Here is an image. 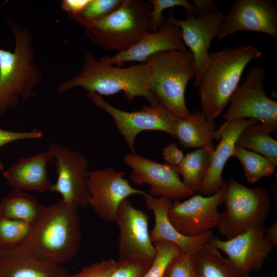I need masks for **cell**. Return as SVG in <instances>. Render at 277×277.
Returning a JSON list of instances; mask_svg holds the SVG:
<instances>
[{
    "mask_svg": "<svg viewBox=\"0 0 277 277\" xmlns=\"http://www.w3.org/2000/svg\"><path fill=\"white\" fill-rule=\"evenodd\" d=\"M79 208L62 199L47 207L27 238L18 244L32 254L61 264L78 253L82 239Z\"/></svg>",
    "mask_w": 277,
    "mask_h": 277,
    "instance_id": "7a4b0ae2",
    "label": "cell"
},
{
    "mask_svg": "<svg viewBox=\"0 0 277 277\" xmlns=\"http://www.w3.org/2000/svg\"><path fill=\"white\" fill-rule=\"evenodd\" d=\"M190 262L193 277H244L209 243L190 255Z\"/></svg>",
    "mask_w": 277,
    "mask_h": 277,
    "instance_id": "cb8c5ba5",
    "label": "cell"
},
{
    "mask_svg": "<svg viewBox=\"0 0 277 277\" xmlns=\"http://www.w3.org/2000/svg\"><path fill=\"white\" fill-rule=\"evenodd\" d=\"M43 134L37 129L26 132H15L0 128V147L16 141L39 138Z\"/></svg>",
    "mask_w": 277,
    "mask_h": 277,
    "instance_id": "d590c367",
    "label": "cell"
},
{
    "mask_svg": "<svg viewBox=\"0 0 277 277\" xmlns=\"http://www.w3.org/2000/svg\"><path fill=\"white\" fill-rule=\"evenodd\" d=\"M62 265L43 259L19 245L0 246V277H68Z\"/></svg>",
    "mask_w": 277,
    "mask_h": 277,
    "instance_id": "d6986e66",
    "label": "cell"
},
{
    "mask_svg": "<svg viewBox=\"0 0 277 277\" xmlns=\"http://www.w3.org/2000/svg\"><path fill=\"white\" fill-rule=\"evenodd\" d=\"M44 206L24 191L12 190L0 204V218L23 221L34 225Z\"/></svg>",
    "mask_w": 277,
    "mask_h": 277,
    "instance_id": "d4e9b609",
    "label": "cell"
},
{
    "mask_svg": "<svg viewBox=\"0 0 277 277\" xmlns=\"http://www.w3.org/2000/svg\"><path fill=\"white\" fill-rule=\"evenodd\" d=\"M87 95L95 106L111 116L131 152H135V140L142 131H161L174 137V125L177 118L160 103L144 106L138 111L127 112L113 107L96 93L88 92Z\"/></svg>",
    "mask_w": 277,
    "mask_h": 277,
    "instance_id": "30bf717a",
    "label": "cell"
},
{
    "mask_svg": "<svg viewBox=\"0 0 277 277\" xmlns=\"http://www.w3.org/2000/svg\"><path fill=\"white\" fill-rule=\"evenodd\" d=\"M125 172L112 167L89 172L88 185L89 204L101 219L114 221L121 203L133 195L144 196L147 193L132 187L124 176Z\"/></svg>",
    "mask_w": 277,
    "mask_h": 277,
    "instance_id": "5bb4252c",
    "label": "cell"
},
{
    "mask_svg": "<svg viewBox=\"0 0 277 277\" xmlns=\"http://www.w3.org/2000/svg\"><path fill=\"white\" fill-rule=\"evenodd\" d=\"M184 154L176 144L172 143L166 146L162 152L163 158L167 164L178 167L182 161Z\"/></svg>",
    "mask_w": 277,
    "mask_h": 277,
    "instance_id": "8d00e7d4",
    "label": "cell"
},
{
    "mask_svg": "<svg viewBox=\"0 0 277 277\" xmlns=\"http://www.w3.org/2000/svg\"><path fill=\"white\" fill-rule=\"evenodd\" d=\"M192 2L195 15L186 13L185 19H177L170 11L164 22L180 28L182 40L194 58L195 78L207 65L211 43L218 35L225 14L213 1L193 0Z\"/></svg>",
    "mask_w": 277,
    "mask_h": 277,
    "instance_id": "ba28073f",
    "label": "cell"
},
{
    "mask_svg": "<svg viewBox=\"0 0 277 277\" xmlns=\"http://www.w3.org/2000/svg\"><path fill=\"white\" fill-rule=\"evenodd\" d=\"M116 265L117 262L113 259L104 260L85 266L79 272L68 277H110Z\"/></svg>",
    "mask_w": 277,
    "mask_h": 277,
    "instance_id": "836d02e7",
    "label": "cell"
},
{
    "mask_svg": "<svg viewBox=\"0 0 277 277\" xmlns=\"http://www.w3.org/2000/svg\"><path fill=\"white\" fill-rule=\"evenodd\" d=\"M150 74V91L159 103L177 118L190 113L185 93L188 83L196 76V67L190 50H170L155 53L147 58Z\"/></svg>",
    "mask_w": 277,
    "mask_h": 277,
    "instance_id": "5b68a950",
    "label": "cell"
},
{
    "mask_svg": "<svg viewBox=\"0 0 277 277\" xmlns=\"http://www.w3.org/2000/svg\"><path fill=\"white\" fill-rule=\"evenodd\" d=\"M90 1L65 0L63 2V7L65 10L75 16L84 9Z\"/></svg>",
    "mask_w": 277,
    "mask_h": 277,
    "instance_id": "74e56055",
    "label": "cell"
},
{
    "mask_svg": "<svg viewBox=\"0 0 277 277\" xmlns=\"http://www.w3.org/2000/svg\"><path fill=\"white\" fill-rule=\"evenodd\" d=\"M180 28L164 22L154 32H150L128 50L117 53L112 56H105L100 60L113 65L127 62H140L144 63L152 54L170 50H186Z\"/></svg>",
    "mask_w": 277,
    "mask_h": 277,
    "instance_id": "44dd1931",
    "label": "cell"
},
{
    "mask_svg": "<svg viewBox=\"0 0 277 277\" xmlns=\"http://www.w3.org/2000/svg\"><path fill=\"white\" fill-rule=\"evenodd\" d=\"M124 161L131 168L130 181L137 185H149L148 194L151 196L177 200L194 194L180 179L177 167L156 162L136 152L126 154Z\"/></svg>",
    "mask_w": 277,
    "mask_h": 277,
    "instance_id": "9a60e30c",
    "label": "cell"
},
{
    "mask_svg": "<svg viewBox=\"0 0 277 277\" xmlns=\"http://www.w3.org/2000/svg\"><path fill=\"white\" fill-rule=\"evenodd\" d=\"M152 5L150 12L151 32H156L164 23L165 18L162 15L164 10L180 6L184 8L186 13L196 14L193 5L186 0H150Z\"/></svg>",
    "mask_w": 277,
    "mask_h": 277,
    "instance_id": "1f68e13d",
    "label": "cell"
},
{
    "mask_svg": "<svg viewBox=\"0 0 277 277\" xmlns=\"http://www.w3.org/2000/svg\"><path fill=\"white\" fill-rule=\"evenodd\" d=\"M264 236L267 241L274 248L277 247V222L264 229Z\"/></svg>",
    "mask_w": 277,
    "mask_h": 277,
    "instance_id": "f35d334b",
    "label": "cell"
},
{
    "mask_svg": "<svg viewBox=\"0 0 277 277\" xmlns=\"http://www.w3.org/2000/svg\"><path fill=\"white\" fill-rule=\"evenodd\" d=\"M153 243L155 257L143 277H165L168 265L181 251L176 244L171 242L160 241Z\"/></svg>",
    "mask_w": 277,
    "mask_h": 277,
    "instance_id": "f1b7e54d",
    "label": "cell"
},
{
    "mask_svg": "<svg viewBox=\"0 0 277 277\" xmlns=\"http://www.w3.org/2000/svg\"><path fill=\"white\" fill-rule=\"evenodd\" d=\"M114 222L120 230L117 262L138 260L152 263L155 249L148 228V216L127 199L119 206Z\"/></svg>",
    "mask_w": 277,
    "mask_h": 277,
    "instance_id": "4fadbf2b",
    "label": "cell"
},
{
    "mask_svg": "<svg viewBox=\"0 0 277 277\" xmlns=\"http://www.w3.org/2000/svg\"><path fill=\"white\" fill-rule=\"evenodd\" d=\"M152 5L142 0H122L120 6L86 31L89 37L108 51L128 50L151 32Z\"/></svg>",
    "mask_w": 277,
    "mask_h": 277,
    "instance_id": "8992f818",
    "label": "cell"
},
{
    "mask_svg": "<svg viewBox=\"0 0 277 277\" xmlns=\"http://www.w3.org/2000/svg\"><path fill=\"white\" fill-rule=\"evenodd\" d=\"M4 168V165L0 161V173L3 171Z\"/></svg>",
    "mask_w": 277,
    "mask_h": 277,
    "instance_id": "ab89813d",
    "label": "cell"
},
{
    "mask_svg": "<svg viewBox=\"0 0 277 277\" xmlns=\"http://www.w3.org/2000/svg\"><path fill=\"white\" fill-rule=\"evenodd\" d=\"M33 225L21 221L0 218V246L22 243L31 233Z\"/></svg>",
    "mask_w": 277,
    "mask_h": 277,
    "instance_id": "4dcf8cb0",
    "label": "cell"
},
{
    "mask_svg": "<svg viewBox=\"0 0 277 277\" xmlns=\"http://www.w3.org/2000/svg\"><path fill=\"white\" fill-rule=\"evenodd\" d=\"M225 210L220 213L217 228L226 240L264 225L271 205L268 190L247 187L230 177L227 183Z\"/></svg>",
    "mask_w": 277,
    "mask_h": 277,
    "instance_id": "52a82bcc",
    "label": "cell"
},
{
    "mask_svg": "<svg viewBox=\"0 0 277 277\" xmlns=\"http://www.w3.org/2000/svg\"><path fill=\"white\" fill-rule=\"evenodd\" d=\"M232 156L237 158L243 166L249 185L271 175L276 171V166L264 156L236 145Z\"/></svg>",
    "mask_w": 277,
    "mask_h": 277,
    "instance_id": "83f0119b",
    "label": "cell"
},
{
    "mask_svg": "<svg viewBox=\"0 0 277 277\" xmlns=\"http://www.w3.org/2000/svg\"><path fill=\"white\" fill-rule=\"evenodd\" d=\"M244 277H250V275L245 276Z\"/></svg>",
    "mask_w": 277,
    "mask_h": 277,
    "instance_id": "60d3db41",
    "label": "cell"
},
{
    "mask_svg": "<svg viewBox=\"0 0 277 277\" xmlns=\"http://www.w3.org/2000/svg\"><path fill=\"white\" fill-rule=\"evenodd\" d=\"M242 31L263 33L277 39V4L272 0H234L217 37L223 39Z\"/></svg>",
    "mask_w": 277,
    "mask_h": 277,
    "instance_id": "2e32d148",
    "label": "cell"
},
{
    "mask_svg": "<svg viewBox=\"0 0 277 277\" xmlns=\"http://www.w3.org/2000/svg\"><path fill=\"white\" fill-rule=\"evenodd\" d=\"M261 56L257 48L248 44L209 53L207 65L194 83L199 89L201 111L208 119L214 120L221 114L247 65Z\"/></svg>",
    "mask_w": 277,
    "mask_h": 277,
    "instance_id": "6da1fadb",
    "label": "cell"
},
{
    "mask_svg": "<svg viewBox=\"0 0 277 277\" xmlns=\"http://www.w3.org/2000/svg\"><path fill=\"white\" fill-rule=\"evenodd\" d=\"M48 151L55 158L57 174L50 191L59 193L65 202L85 208L89 206L90 194L88 180L89 163L82 154L65 146L52 143Z\"/></svg>",
    "mask_w": 277,
    "mask_h": 277,
    "instance_id": "8fae6325",
    "label": "cell"
},
{
    "mask_svg": "<svg viewBox=\"0 0 277 277\" xmlns=\"http://www.w3.org/2000/svg\"><path fill=\"white\" fill-rule=\"evenodd\" d=\"M271 132L255 121L246 127L240 134L235 145L258 153L277 165V141Z\"/></svg>",
    "mask_w": 277,
    "mask_h": 277,
    "instance_id": "484cf974",
    "label": "cell"
},
{
    "mask_svg": "<svg viewBox=\"0 0 277 277\" xmlns=\"http://www.w3.org/2000/svg\"><path fill=\"white\" fill-rule=\"evenodd\" d=\"M7 23L15 39L13 52L0 48V115L16 108L21 97L28 101L41 76L33 62L35 52L30 32L11 18Z\"/></svg>",
    "mask_w": 277,
    "mask_h": 277,
    "instance_id": "277c9868",
    "label": "cell"
},
{
    "mask_svg": "<svg viewBox=\"0 0 277 277\" xmlns=\"http://www.w3.org/2000/svg\"><path fill=\"white\" fill-rule=\"evenodd\" d=\"M217 124L208 119L198 110L186 117L177 118L174 128V137L186 149L209 148L214 150L213 144Z\"/></svg>",
    "mask_w": 277,
    "mask_h": 277,
    "instance_id": "603a6c76",
    "label": "cell"
},
{
    "mask_svg": "<svg viewBox=\"0 0 277 277\" xmlns=\"http://www.w3.org/2000/svg\"><path fill=\"white\" fill-rule=\"evenodd\" d=\"M213 150L196 149L187 154L177 167L183 183L194 193L200 187L210 166Z\"/></svg>",
    "mask_w": 277,
    "mask_h": 277,
    "instance_id": "4316f807",
    "label": "cell"
},
{
    "mask_svg": "<svg viewBox=\"0 0 277 277\" xmlns=\"http://www.w3.org/2000/svg\"><path fill=\"white\" fill-rule=\"evenodd\" d=\"M165 277H193L190 254L181 253L169 264Z\"/></svg>",
    "mask_w": 277,
    "mask_h": 277,
    "instance_id": "e575fe53",
    "label": "cell"
},
{
    "mask_svg": "<svg viewBox=\"0 0 277 277\" xmlns=\"http://www.w3.org/2000/svg\"><path fill=\"white\" fill-rule=\"evenodd\" d=\"M227 182L215 194L205 196L193 194L183 202L174 200L168 211V217L182 234L195 236L216 228L220 212L219 207L224 203Z\"/></svg>",
    "mask_w": 277,
    "mask_h": 277,
    "instance_id": "7c38bea8",
    "label": "cell"
},
{
    "mask_svg": "<svg viewBox=\"0 0 277 277\" xmlns=\"http://www.w3.org/2000/svg\"><path fill=\"white\" fill-rule=\"evenodd\" d=\"M265 228L251 229L225 241L213 236L208 243L224 252L242 276L249 275L262 268L273 249L265 238Z\"/></svg>",
    "mask_w": 277,
    "mask_h": 277,
    "instance_id": "e0dca14e",
    "label": "cell"
},
{
    "mask_svg": "<svg viewBox=\"0 0 277 277\" xmlns=\"http://www.w3.org/2000/svg\"><path fill=\"white\" fill-rule=\"evenodd\" d=\"M52 158L48 150L20 157L3 171V175L13 190H35L39 193L50 191L53 183L48 176L47 165Z\"/></svg>",
    "mask_w": 277,
    "mask_h": 277,
    "instance_id": "7402d4cb",
    "label": "cell"
},
{
    "mask_svg": "<svg viewBox=\"0 0 277 277\" xmlns=\"http://www.w3.org/2000/svg\"><path fill=\"white\" fill-rule=\"evenodd\" d=\"M150 69L144 63L126 68L107 64L87 53L80 72L61 84L59 92L80 87L88 92L100 95L116 94L121 91L129 102L136 97H143L153 105L159 103L150 91L148 84Z\"/></svg>",
    "mask_w": 277,
    "mask_h": 277,
    "instance_id": "3957f363",
    "label": "cell"
},
{
    "mask_svg": "<svg viewBox=\"0 0 277 277\" xmlns=\"http://www.w3.org/2000/svg\"><path fill=\"white\" fill-rule=\"evenodd\" d=\"M122 0H90L84 9L74 16L86 28L115 11Z\"/></svg>",
    "mask_w": 277,
    "mask_h": 277,
    "instance_id": "f546056e",
    "label": "cell"
},
{
    "mask_svg": "<svg viewBox=\"0 0 277 277\" xmlns=\"http://www.w3.org/2000/svg\"><path fill=\"white\" fill-rule=\"evenodd\" d=\"M151 263L138 260L117 262L110 277H143Z\"/></svg>",
    "mask_w": 277,
    "mask_h": 277,
    "instance_id": "d6a6232c",
    "label": "cell"
},
{
    "mask_svg": "<svg viewBox=\"0 0 277 277\" xmlns=\"http://www.w3.org/2000/svg\"><path fill=\"white\" fill-rule=\"evenodd\" d=\"M256 121L251 118H240L224 122L217 129L214 139L219 141L212 152L208 170L198 192L205 196L216 193L226 183L222 173L228 160L232 156L236 142L244 129Z\"/></svg>",
    "mask_w": 277,
    "mask_h": 277,
    "instance_id": "ac0fdd59",
    "label": "cell"
},
{
    "mask_svg": "<svg viewBox=\"0 0 277 277\" xmlns=\"http://www.w3.org/2000/svg\"><path fill=\"white\" fill-rule=\"evenodd\" d=\"M146 207L151 210L154 224L150 233L153 243L164 241L176 244L182 253L191 254L214 236L208 231L195 236H187L180 233L173 226L168 217V210L172 205L171 200L165 196L155 197L148 193L143 196Z\"/></svg>",
    "mask_w": 277,
    "mask_h": 277,
    "instance_id": "ffe728a7",
    "label": "cell"
},
{
    "mask_svg": "<svg viewBox=\"0 0 277 277\" xmlns=\"http://www.w3.org/2000/svg\"><path fill=\"white\" fill-rule=\"evenodd\" d=\"M265 70L252 66L247 71L243 83L236 88L229 100V106L223 115L225 122L240 118L256 120L271 133L277 130V103L265 93Z\"/></svg>",
    "mask_w": 277,
    "mask_h": 277,
    "instance_id": "9c48e42d",
    "label": "cell"
}]
</instances>
